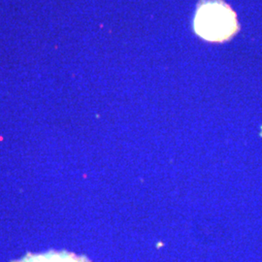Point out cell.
Instances as JSON below:
<instances>
[{
    "mask_svg": "<svg viewBox=\"0 0 262 262\" xmlns=\"http://www.w3.org/2000/svg\"><path fill=\"white\" fill-rule=\"evenodd\" d=\"M238 29L235 13L221 0H205L198 6L194 18V30L203 39L222 42Z\"/></svg>",
    "mask_w": 262,
    "mask_h": 262,
    "instance_id": "1",
    "label": "cell"
},
{
    "mask_svg": "<svg viewBox=\"0 0 262 262\" xmlns=\"http://www.w3.org/2000/svg\"><path fill=\"white\" fill-rule=\"evenodd\" d=\"M16 262H90L84 257L76 256L65 251H50L44 254H27L20 261Z\"/></svg>",
    "mask_w": 262,
    "mask_h": 262,
    "instance_id": "2",
    "label": "cell"
}]
</instances>
